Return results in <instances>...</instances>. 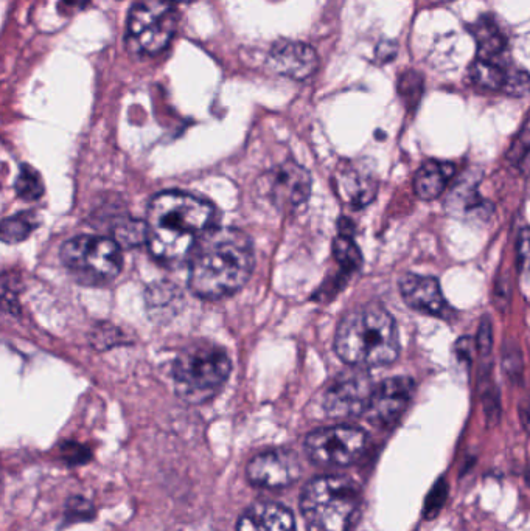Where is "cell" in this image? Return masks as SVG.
Instances as JSON below:
<instances>
[{"mask_svg":"<svg viewBox=\"0 0 530 531\" xmlns=\"http://www.w3.org/2000/svg\"><path fill=\"white\" fill-rule=\"evenodd\" d=\"M215 219L217 210L206 199L182 191H164L154 196L148 207L145 241L157 261L181 264L213 229Z\"/></svg>","mask_w":530,"mask_h":531,"instance_id":"obj_1","label":"cell"},{"mask_svg":"<svg viewBox=\"0 0 530 531\" xmlns=\"http://www.w3.org/2000/svg\"><path fill=\"white\" fill-rule=\"evenodd\" d=\"M189 260L193 294L204 300L226 299L248 283L254 271V244L241 230L210 229Z\"/></svg>","mask_w":530,"mask_h":531,"instance_id":"obj_2","label":"cell"},{"mask_svg":"<svg viewBox=\"0 0 530 531\" xmlns=\"http://www.w3.org/2000/svg\"><path fill=\"white\" fill-rule=\"evenodd\" d=\"M335 350L346 364L358 368L383 367L397 361L400 337L388 309L369 303L358 306L339 322Z\"/></svg>","mask_w":530,"mask_h":531,"instance_id":"obj_3","label":"cell"},{"mask_svg":"<svg viewBox=\"0 0 530 531\" xmlns=\"http://www.w3.org/2000/svg\"><path fill=\"white\" fill-rule=\"evenodd\" d=\"M361 494L353 480L324 476L311 480L300 497L308 531H349L360 514Z\"/></svg>","mask_w":530,"mask_h":531,"instance_id":"obj_4","label":"cell"},{"mask_svg":"<svg viewBox=\"0 0 530 531\" xmlns=\"http://www.w3.org/2000/svg\"><path fill=\"white\" fill-rule=\"evenodd\" d=\"M231 370V358L223 348L193 345L182 351L173 365L176 393L187 403H206L220 392Z\"/></svg>","mask_w":530,"mask_h":531,"instance_id":"obj_5","label":"cell"},{"mask_svg":"<svg viewBox=\"0 0 530 531\" xmlns=\"http://www.w3.org/2000/svg\"><path fill=\"white\" fill-rule=\"evenodd\" d=\"M61 260L74 277L88 285L108 283L122 271V250L106 236L81 235L67 241Z\"/></svg>","mask_w":530,"mask_h":531,"instance_id":"obj_6","label":"cell"},{"mask_svg":"<svg viewBox=\"0 0 530 531\" xmlns=\"http://www.w3.org/2000/svg\"><path fill=\"white\" fill-rule=\"evenodd\" d=\"M178 19V11L168 0H139L130 11L128 36L139 52L156 55L175 36Z\"/></svg>","mask_w":530,"mask_h":531,"instance_id":"obj_7","label":"cell"},{"mask_svg":"<svg viewBox=\"0 0 530 531\" xmlns=\"http://www.w3.org/2000/svg\"><path fill=\"white\" fill-rule=\"evenodd\" d=\"M367 435L353 426L322 427L305 438L311 462L325 468H342L360 459L366 451Z\"/></svg>","mask_w":530,"mask_h":531,"instance_id":"obj_8","label":"cell"},{"mask_svg":"<svg viewBox=\"0 0 530 531\" xmlns=\"http://www.w3.org/2000/svg\"><path fill=\"white\" fill-rule=\"evenodd\" d=\"M374 387L372 379L363 370L342 373L325 392V412L332 418L363 415Z\"/></svg>","mask_w":530,"mask_h":531,"instance_id":"obj_9","label":"cell"},{"mask_svg":"<svg viewBox=\"0 0 530 531\" xmlns=\"http://www.w3.org/2000/svg\"><path fill=\"white\" fill-rule=\"evenodd\" d=\"M302 474L297 455L290 449H271L255 455L246 466L249 482L266 490H280L296 482Z\"/></svg>","mask_w":530,"mask_h":531,"instance_id":"obj_10","label":"cell"},{"mask_svg":"<svg viewBox=\"0 0 530 531\" xmlns=\"http://www.w3.org/2000/svg\"><path fill=\"white\" fill-rule=\"evenodd\" d=\"M262 190L276 209L294 210L310 195V174L300 165L286 162L263 177Z\"/></svg>","mask_w":530,"mask_h":531,"instance_id":"obj_11","label":"cell"},{"mask_svg":"<svg viewBox=\"0 0 530 531\" xmlns=\"http://www.w3.org/2000/svg\"><path fill=\"white\" fill-rule=\"evenodd\" d=\"M414 390L412 379H386L370 393L364 417L375 426H391L401 417V413L405 412Z\"/></svg>","mask_w":530,"mask_h":531,"instance_id":"obj_12","label":"cell"},{"mask_svg":"<svg viewBox=\"0 0 530 531\" xmlns=\"http://www.w3.org/2000/svg\"><path fill=\"white\" fill-rule=\"evenodd\" d=\"M268 64L274 72L293 80H307L319 66L318 53L299 41H279L272 46Z\"/></svg>","mask_w":530,"mask_h":531,"instance_id":"obj_13","label":"cell"},{"mask_svg":"<svg viewBox=\"0 0 530 531\" xmlns=\"http://www.w3.org/2000/svg\"><path fill=\"white\" fill-rule=\"evenodd\" d=\"M400 294L406 305L428 316L447 319L453 313L447 299L443 297L439 282L434 277L406 274L400 280Z\"/></svg>","mask_w":530,"mask_h":531,"instance_id":"obj_14","label":"cell"},{"mask_svg":"<svg viewBox=\"0 0 530 531\" xmlns=\"http://www.w3.org/2000/svg\"><path fill=\"white\" fill-rule=\"evenodd\" d=\"M237 531H296V522L288 508L276 502H259L243 513Z\"/></svg>","mask_w":530,"mask_h":531,"instance_id":"obj_15","label":"cell"},{"mask_svg":"<svg viewBox=\"0 0 530 531\" xmlns=\"http://www.w3.org/2000/svg\"><path fill=\"white\" fill-rule=\"evenodd\" d=\"M336 188L342 201L353 207H363L369 204L377 193V181L369 170L347 165L341 168L336 176Z\"/></svg>","mask_w":530,"mask_h":531,"instance_id":"obj_16","label":"cell"},{"mask_svg":"<svg viewBox=\"0 0 530 531\" xmlns=\"http://www.w3.org/2000/svg\"><path fill=\"white\" fill-rule=\"evenodd\" d=\"M453 164L439 162V160H429L417 171L414 179L415 195L423 201H433L442 195L451 177L454 176Z\"/></svg>","mask_w":530,"mask_h":531,"instance_id":"obj_17","label":"cell"},{"mask_svg":"<svg viewBox=\"0 0 530 531\" xmlns=\"http://www.w3.org/2000/svg\"><path fill=\"white\" fill-rule=\"evenodd\" d=\"M470 30L478 42L479 58L496 61L499 55H503L506 50V38L499 32L492 19L481 18Z\"/></svg>","mask_w":530,"mask_h":531,"instance_id":"obj_18","label":"cell"},{"mask_svg":"<svg viewBox=\"0 0 530 531\" xmlns=\"http://www.w3.org/2000/svg\"><path fill=\"white\" fill-rule=\"evenodd\" d=\"M507 70L498 61L492 59L476 58L468 69V77L476 86L498 91L503 89L506 81Z\"/></svg>","mask_w":530,"mask_h":531,"instance_id":"obj_19","label":"cell"},{"mask_svg":"<svg viewBox=\"0 0 530 531\" xmlns=\"http://www.w3.org/2000/svg\"><path fill=\"white\" fill-rule=\"evenodd\" d=\"M36 227H38V219L33 213L11 216L0 223V240L8 244L21 243L32 235Z\"/></svg>","mask_w":530,"mask_h":531,"instance_id":"obj_20","label":"cell"},{"mask_svg":"<svg viewBox=\"0 0 530 531\" xmlns=\"http://www.w3.org/2000/svg\"><path fill=\"white\" fill-rule=\"evenodd\" d=\"M14 188L18 191V195L27 201H36L44 195V184H42L41 176L30 165H22Z\"/></svg>","mask_w":530,"mask_h":531,"instance_id":"obj_21","label":"cell"},{"mask_svg":"<svg viewBox=\"0 0 530 531\" xmlns=\"http://www.w3.org/2000/svg\"><path fill=\"white\" fill-rule=\"evenodd\" d=\"M335 257L341 263V266L350 269V271H355V269L360 268V250H358V247L353 244V241L347 235H341L336 240Z\"/></svg>","mask_w":530,"mask_h":531,"instance_id":"obj_22","label":"cell"},{"mask_svg":"<svg viewBox=\"0 0 530 531\" xmlns=\"http://www.w3.org/2000/svg\"><path fill=\"white\" fill-rule=\"evenodd\" d=\"M527 89H529V75L526 70L517 69L506 73L503 91L513 97H521V95H526Z\"/></svg>","mask_w":530,"mask_h":531,"instance_id":"obj_23","label":"cell"},{"mask_svg":"<svg viewBox=\"0 0 530 531\" xmlns=\"http://www.w3.org/2000/svg\"><path fill=\"white\" fill-rule=\"evenodd\" d=\"M145 240V224L143 223H128L126 226L120 227L117 230L116 243L125 244V246H136Z\"/></svg>","mask_w":530,"mask_h":531,"instance_id":"obj_24","label":"cell"},{"mask_svg":"<svg viewBox=\"0 0 530 531\" xmlns=\"http://www.w3.org/2000/svg\"><path fill=\"white\" fill-rule=\"evenodd\" d=\"M397 49H395L394 44H383V46L378 47L377 58L381 59L380 63H389V59L394 58Z\"/></svg>","mask_w":530,"mask_h":531,"instance_id":"obj_25","label":"cell"},{"mask_svg":"<svg viewBox=\"0 0 530 531\" xmlns=\"http://www.w3.org/2000/svg\"><path fill=\"white\" fill-rule=\"evenodd\" d=\"M168 2H192V0H168Z\"/></svg>","mask_w":530,"mask_h":531,"instance_id":"obj_26","label":"cell"}]
</instances>
